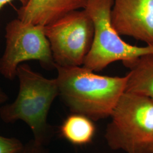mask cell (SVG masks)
Instances as JSON below:
<instances>
[{"mask_svg": "<svg viewBox=\"0 0 153 153\" xmlns=\"http://www.w3.org/2000/svg\"><path fill=\"white\" fill-rule=\"evenodd\" d=\"M59 96L72 114L98 121L110 117L126 91V76L97 74L83 66L56 65Z\"/></svg>", "mask_w": 153, "mask_h": 153, "instance_id": "obj_1", "label": "cell"}, {"mask_svg": "<svg viewBox=\"0 0 153 153\" xmlns=\"http://www.w3.org/2000/svg\"><path fill=\"white\" fill-rule=\"evenodd\" d=\"M19 88L16 100L0 108V117L6 123L22 120L31 129L33 141L47 146L54 136V129L47 121L51 105L59 96L56 80L33 71L26 64L16 69Z\"/></svg>", "mask_w": 153, "mask_h": 153, "instance_id": "obj_2", "label": "cell"}, {"mask_svg": "<svg viewBox=\"0 0 153 153\" xmlns=\"http://www.w3.org/2000/svg\"><path fill=\"white\" fill-rule=\"evenodd\" d=\"M105 138L126 153H153V100L124 92L111 115Z\"/></svg>", "mask_w": 153, "mask_h": 153, "instance_id": "obj_3", "label": "cell"}, {"mask_svg": "<svg viewBox=\"0 0 153 153\" xmlns=\"http://www.w3.org/2000/svg\"><path fill=\"white\" fill-rule=\"evenodd\" d=\"M114 0H87L84 9L92 19L94 33L93 43L83 66L100 71L117 61L132 60L153 53V47H137L125 42L113 27L111 13Z\"/></svg>", "mask_w": 153, "mask_h": 153, "instance_id": "obj_4", "label": "cell"}, {"mask_svg": "<svg viewBox=\"0 0 153 153\" xmlns=\"http://www.w3.org/2000/svg\"><path fill=\"white\" fill-rule=\"evenodd\" d=\"M5 31V49L0 58V74L2 76L13 80L18 66L30 60L38 61L46 70L56 69L43 26L23 22L17 18L6 25Z\"/></svg>", "mask_w": 153, "mask_h": 153, "instance_id": "obj_5", "label": "cell"}, {"mask_svg": "<svg viewBox=\"0 0 153 153\" xmlns=\"http://www.w3.org/2000/svg\"><path fill=\"white\" fill-rule=\"evenodd\" d=\"M56 65L81 66L93 43L94 28L85 9L71 11L44 26Z\"/></svg>", "mask_w": 153, "mask_h": 153, "instance_id": "obj_6", "label": "cell"}, {"mask_svg": "<svg viewBox=\"0 0 153 153\" xmlns=\"http://www.w3.org/2000/svg\"><path fill=\"white\" fill-rule=\"evenodd\" d=\"M111 18L120 35L153 47V0H114Z\"/></svg>", "mask_w": 153, "mask_h": 153, "instance_id": "obj_7", "label": "cell"}, {"mask_svg": "<svg viewBox=\"0 0 153 153\" xmlns=\"http://www.w3.org/2000/svg\"><path fill=\"white\" fill-rule=\"evenodd\" d=\"M87 0H29L18 10L23 22L45 26L71 11L85 9Z\"/></svg>", "mask_w": 153, "mask_h": 153, "instance_id": "obj_8", "label": "cell"}, {"mask_svg": "<svg viewBox=\"0 0 153 153\" xmlns=\"http://www.w3.org/2000/svg\"><path fill=\"white\" fill-rule=\"evenodd\" d=\"M123 63L130 69L126 75L125 92L141 95L153 100V53Z\"/></svg>", "mask_w": 153, "mask_h": 153, "instance_id": "obj_9", "label": "cell"}, {"mask_svg": "<svg viewBox=\"0 0 153 153\" xmlns=\"http://www.w3.org/2000/svg\"><path fill=\"white\" fill-rule=\"evenodd\" d=\"M61 135L76 145H83L91 142L94 136L95 126L93 121L84 115L72 114L61 126Z\"/></svg>", "mask_w": 153, "mask_h": 153, "instance_id": "obj_10", "label": "cell"}, {"mask_svg": "<svg viewBox=\"0 0 153 153\" xmlns=\"http://www.w3.org/2000/svg\"><path fill=\"white\" fill-rule=\"evenodd\" d=\"M23 145L16 138L0 136V153H18L21 150Z\"/></svg>", "mask_w": 153, "mask_h": 153, "instance_id": "obj_11", "label": "cell"}, {"mask_svg": "<svg viewBox=\"0 0 153 153\" xmlns=\"http://www.w3.org/2000/svg\"><path fill=\"white\" fill-rule=\"evenodd\" d=\"M18 153H53L49 151L46 146L40 145L35 142L33 140L23 145L21 150Z\"/></svg>", "mask_w": 153, "mask_h": 153, "instance_id": "obj_12", "label": "cell"}, {"mask_svg": "<svg viewBox=\"0 0 153 153\" xmlns=\"http://www.w3.org/2000/svg\"><path fill=\"white\" fill-rule=\"evenodd\" d=\"M13 0H0V10L7 4V3L11 2ZM19 2H21L22 6H25L27 4L29 0H18Z\"/></svg>", "mask_w": 153, "mask_h": 153, "instance_id": "obj_13", "label": "cell"}, {"mask_svg": "<svg viewBox=\"0 0 153 153\" xmlns=\"http://www.w3.org/2000/svg\"><path fill=\"white\" fill-rule=\"evenodd\" d=\"M9 99V97L7 94L0 88V104H3L7 102Z\"/></svg>", "mask_w": 153, "mask_h": 153, "instance_id": "obj_14", "label": "cell"}]
</instances>
